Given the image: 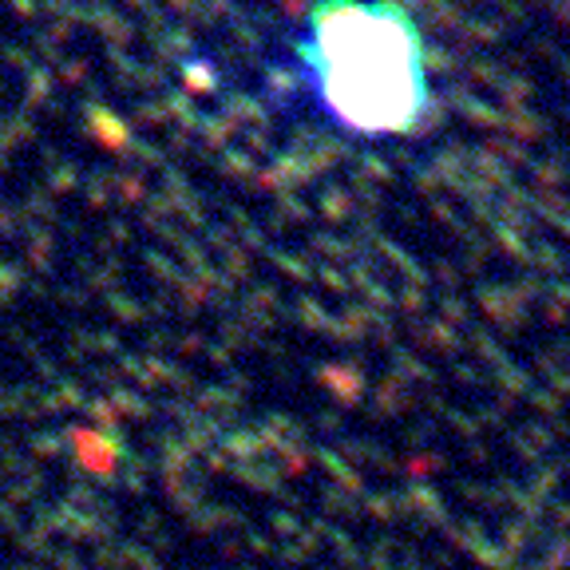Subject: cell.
<instances>
[{"mask_svg":"<svg viewBox=\"0 0 570 570\" xmlns=\"http://www.w3.org/2000/svg\"><path fill=\"white\" fill-rule=\"evenodd\" d=\"M305 84L341 127L392 135L424 107V56L412 20L384 0H321L297 40Z\"/></svg>","mask_w":570,"mask_h":570,"instance_id":"cell-1","label":"cell"}]
</instances>
